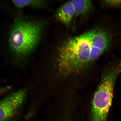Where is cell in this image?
I'll list each match as a JSON object with an SVG mask.
<instances>
[{
  "instance_id": "obj_1",
  "label": "cell",
  "mask_w": 121,
  "mask_h": 121,
  "mask_svg": "<svg viewBox=\"0 0 121 121\" xmlns=\"http://www.w3.org/2000/svg\"><path fill=\"white\" fill-rule=\"evenodd\" d=\"M91 30L65 40L57 49L56 65L63 76L79 73L91 63Z\"/></svg>"
},
{
  "instance_id": "obj_2",
  "label": "cell",
  "mask_w": 121,
  "mask_h": 121,
  "mask_svg": "<svg viewBox=\"0 0 121 121\" xmlns=\"http://www.w3.org/2000/svg\"><path fill=\"white\" fill-rule=\"evenodd\" d=\"M43 29L40 21L17 17L9 35V46L12 53L20 60L30 55L40 43Z\"/></svg>"
},
{
  "instance_id": "obj_3",
  "label": "cell",
  "mask_w": 121,
  "mask_h": 121,
  "mask_svg": "<svg viewBox=\"0 0 121 121\" xmlns=\"http://www.w3.org/2000/svg\"><path fill=\"white\" fill-rule=\"evenodd\" d=\"M121 73V60L108 65L102 76L92 102L91 121H106L112 105L115 83Z\"/></svg>"
},
{
  "instance_id": "obj_4",
  "label": "cell",
  "mask_w": 121,
  "mask_h": 121,
  "mask_svg": "<svg viewBox=\"0 0 121 121\" xmlns=\"http://www.w3.org/2000/svg\"><path fill=\"white\" fill-rule=\"evenodd\" d=\"M26 97L25 91L13 92L0 101V121H11L17 114Z\"/></svg>"
},
{
  "instance_id": "obj_5",
  "label": "cell",
  "mask_w": 121,
  "mask_h": 121,
  "mask_svg": "<svg viewBox=\"0 0 121 121\" xmlns=\"http://www.w3.org/2000/svg\"><path fill=\"white\" fill-rule=\"evenodd\" d=\"M91 31V50L90 61L91 64L109 48L112 38L110 32L105 28L97 27Z\"/></svg>"
},
{
  "instance_id": "obj_6",
  "label": "cell",
  "mask_w": 121,
  "mask_h": 121,
  "mask_svg": "<svg viewBox=\"0 0 121 121\" xmlns=\"http://www.w3.org/2000/svg\"><path fill=\"white\" fill-rule=\"evenodd\" d=\"M75 12L71 1L65 3L57 10L55 16L56 19L66 26L70 25Z\"/></svg>"
},
{
  "instance_id": "obj_7",
  "label": "cell",
  "mask_w": 121,
  "mask_h": 121,
  "mask_svg": "<svg viewBox=\"0 0 121 121\" xmlns=\"http://www.w3.org/2000/svg\"><path fill=\"white\" fill-rule=\"evenodd\" d=\"M75 12V16L84 17L87 16L93 9V2L91 0H72Z\"/></svg>"
},
{
  "instance_id": "obj_8",
  "label": "cell",
  "mask_w": 121,
  "mask_h": 121,
  "mask_svg": "<svg viewBox=\"0 0 121 121\" xmlns=\"http://www.w3.org/2000/svg\"><path fill=\"white\" fill-rule=\"evenodd\" d=\"M12 3L16 7L19 8L26 7L41 8L45 7L46 4V2L45 1L39 0H15L12 1Z\"/></svg>"
},
{
  "instance_id": "obj_9",
  "label": "cell",
  "mask_w": 121,
  "mask_h": 121,
  "mask_svg": "<svg viewBox=\"0 0 121 121\" xmlns=\"http://www.w3.org/2000/svg\"><path fill=\"white\" fill-rule=\"evenodd\" d=\"M104 3L109 6L113 7H121V0H106Z\"/></svg>"
},
{
  "instance_id": "obj_10",
  "label": "cell",
  "mask_w": 121,
  "mask_h": 121,
  "mask_svg": "<svg viewBox=\"0 0 121 121\" xmlns=\"http://www.w3.org/2000/svg\"><path fill=\"white\" fill-rule=\"evenodd\" d=\"M64 121H68L67 120H65Z\"/></svg>"
}]
</instances>
